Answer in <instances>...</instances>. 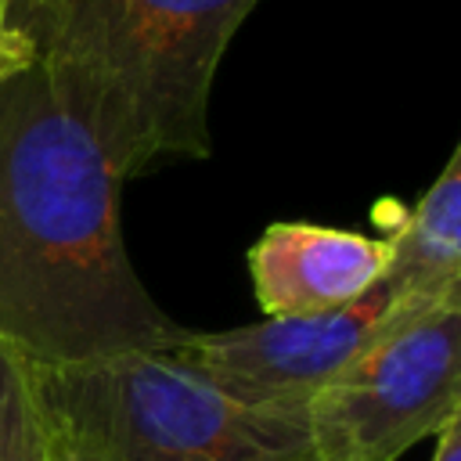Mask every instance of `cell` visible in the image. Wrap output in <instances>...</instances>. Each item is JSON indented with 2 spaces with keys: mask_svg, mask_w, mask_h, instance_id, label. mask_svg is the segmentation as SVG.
I'll list each match as a JSON object with an SVG mask.
<instances>
[{
  "mask_svg": "<svg viewBox=\"0 0 461 461\" xmlns=\"http://www.w3.org/2000/svg\"><path fill=\"white\" fill-rule=\"evenodd\" d=\"M389 263L382 238L321 223H270L249 249L252 295L263 317L328 313L367 295Z\"/></svg>",
  "mask_w": 461,
  "mask_h": 461,
  "instance_id": "obj_6",
  "label": "cell"
},
{
  "mask_svg": "<svg viewBox=\"0 0 461 461\" xmlns=\"http://www.w3.org/2000/svg\"><path fill=\"white\" fill-rule=\"evenodd\" d=\"M432 439H436L432 461H461V414L447 418Z\"/></svg>",
  "mask_w": 461,
  "mask_h": 461,
  "instance_id": "obj_11",
  "label": "cell"
},
{
  "mask_svg": "<svg viewBox=\"0 0 461 461\" xmlns=\"http://www.w3.org/2000/svg\"><path fill=\"white\" fill-rule=\"evenodd\" d=\"M382 241L389 249L382 281L403 303L421 310L461 306V148Z\"/></svg>",
  "mask_w": 461,
  "mask_h": 461,
  "instance_id": "obj_7",
  "label": "cell"
},
{
  "mask_svg": "<svg viewBox=\"0 0 461 461\" xmlns=\"http://www.w3.org/2000/svg\"><path fill=\"white\" fill-rule=\"evenodd\" d=\"M461 414V306L411 317L306 403L317 461H396Z\"/></svg>",
  "mask_w": 461,
  "mask_h": 461,
  "instance_id": "obj_4",
  "label": "cell"
},
{
  "mask_svg": "<svg viewBox=\"0 0 461 461\" xmlns=\"http://www.w3.org/2000/svg\"><path fill=\"white\" fill-rule=\"evenodd\" d=\"M259 0H4L65 112L119 180L209 158L220 58Z\"/></svg>",
  "mask_w": 461,
  "mask_h": 461,
  "instance_id": "obj_2",
  "label": "cell"
},
{
  "mask_svg": "<svg viewBox=\"0 0 461 461\" xmlns=\"http://www.w3.org/2000/svg\"><path fill=\"white\" fill-rule=\"evenodd\" d=\"M122 180L32 61L0 83V346L32 367L169 353L191 328L144 288Z\"/></svg>",
  "mask_w": 461,
  "mask_h": 461,
  "instance_id": "obj_1",
  "label": "cell"
},
{
  "mask_svg": "<svg viewBox=\"0 0 461 461\" xmlns=\"http://www.w3.org/2000/svg\"><path fill=\"white\" fill-rule=\"evenodd\" d=\"M0 461H47V418L32 364L0 346Z\"/></svg>",
  "mask_w": 461,
  "mask_h": 461,
  "instance_id": "obj_8",
  "label": "cell"
},
{
  "mask_svg": "<svg viewBox=\"0 0 461 461\" xmlns=\"http://www.w3.org/2000/svg\"><path fill=\"white\" fill-rule=\"evenodd\" d=\"M421 313L432 310L403 303L378 281L342 310L263 317L230 331H187L169 353L234 400L306 411L310 396L335 382L367 346Z\"/></svg>",
  "mask_w": 461,
  "mask_h": 461,
  "instance_id": "obj_5",
  "label": "cell"
},
{
  "mask_svg": "<svg viewBox=\"0 0 461 461\" xmlns=\"http://www.w3.org/2000/svg\"><path fill=\"white\" fill-rule=\"evenodd\" d=\"M43 407L115 461H317L306 411L227 396L173 353L32 367Z\"/></svg>",
  "mask_w": 461,
  "mask_h": 461,
  "instance_id": "obj_3",
  "label": "cell"
},
{
  "mask_svg": "<svg viewBox=\"0 0 461 461\" xmlns=\"http://www.w3.org/2000/svg\"><path fill=\"white\" fill-rule=\"evenodd\" d=\"M32 61H36V54H32L29 40H25L11 22H7L4 0H0V83H4V79H11L14 72L29 68Z\"/></svg>",
  "mask_w": 461,
  "mask_h": 461,
  "instance_id": "obj_10",
  "label": "cell"
},
{
  "mask_svg": "<svg viewBox=\"0 0 461 461\" xmlns=\"http://www.w3.org/2000/svg\"><path fill=\"white\" fill-rule=\"evenodd\" d=\"M43 418H47V461H115L90 436H83V432L68 429L65 421H58L47 407H43Z\"/></svg>",
  "mask_w": 461,
  "mask_h": 461,
  "instance_id": "obj_9",
  "label": "cell"
}]
</instances>
